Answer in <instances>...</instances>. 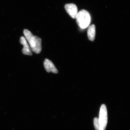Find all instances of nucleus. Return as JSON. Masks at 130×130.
I'll return each instance as SVG.
<instances>
[{
  "label": "nucleus",
  "instance_id": "f03ea898",
  "mask_svg": "<svg viewBox=\"0 0 130 130\" xmlns=\"http://www.w3.org/2000/svg\"><path fill=\"white\" fill-rule=\"evenodd\" d=\"M76 19L77 24L82 29L87 28L90 24V14L86 10L83 9L79 11L78 13Z\"/></svg>",
  "mask_w": 130,
  "mask_h": 130
},
{
  "label": "nucleus",
  "instance_id": "6e6552de",
  "mask_svg": "<svg viewBox=\"0 0 130 130\" xmlns=\"http://www.w3.org/2000/svg\"><path fill=\"white\" fill-rule=\"evenodd\" d=\"M94 124L96 130H102L100 126L99 120L98 118H95L94 119Z\"/></svg>",
  "mask_w": 130,
  "mask_h": 130
},
{
  "label": "nucleus",
  "instance_id": "39448f33",
  "mask_svg": "<svg viewBox=\"0 0 130 130\" xmlns=\"http://www.w3.org/2000/svg\"><path fill=\"white\" fill-rule=\"evenodd\" d=\"M20 43L24 46L22 50L23 54L30 56L32 55V53L31 51L30 47L29 46V44L25 38L24 37H21L20 38Z\"/></svg>",
  "mask_w": 130,
  "mask_h": 130
},
{
  "label": "nucleus",
  "instance_id": "0eeeda50",
  "mask_svg": "<svg viewBox=\"0 0 130 130\" xmlns=\"http://www.w3.org/2000/svg\"><path fill=\"white\" fill-rule=\"evenodd\" d=\"M95 36V26L92 25L89 26L88 30V36L90 41H93L94 40Z\"/></svg>",
  "mask_w": 130,
  "mask_h": 130
},
{
  "label": "nucleus",
  "instance_id": "20e7f679",
  "mask_svg": "<svg viewBox=\"0 0 130 130\" xmlns=\"http://www.w3.org/2000/svg\"><path fill=\"white\" fill-rule=\"evenodd\" d=\"M65 8L67 12L73 19H76L78 13V9L77 6L73 3H70L65 5Z\"/></svg>",
  "mask_w": 130,
  "mask_h": 130
},
{
  "label": "nucleus",
  "instance_id": "7ed1b4c3",
  "mask_svg": "<svg viewBox=\"0 0 130 130\" xmlns=\"http://www.w3.org/2000/svg\"><path fill=\"white\" fill-rule=\"evenodd\" d=\"M98 120L102 130H105L107 124L108 116L106 107L105 104H103L101 107Z\"/></svg>",
  "mask_w": 130,
  "mask_h": 130
},
{
  "label": "nucleus",
  "instance_id": "423d86ee",
  "mask_svg": "<svg viewBox=\"0 0 130 130\" xmlns=\"http://www.w3.org/2000/svg\"><path fill=\"white\" fill-rule=\"evenodd\" d=\"M44 66L45 70L47 72H51L54 73H58V71L55 66L51 61L48 59H46L44 60Z\"/></svg>",
  "mask_w": 130,
  "mask_h": 130
},
{
  "label": "nucleus",
  "instance_id": "f257e3e1",
  "mask_svg": "<svg viewBox=\"0 0 130 130\" xmlns=\"http://www.w3.org/2000/svg\"><path fill=\"white\" fill-rule=\"evenodd\" d=\"M24 34L32 51L36 54L40 53L42 50L41 39L37 36H33L32 33L27 29L24 30Z\"/></svg>",
  "mask_w": 130,
  "mask_h": 130
}]
</instances>
